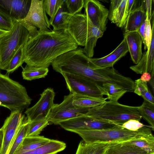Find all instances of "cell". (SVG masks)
Instances as JSON below:
<instances>
[{
    "label": "cell",
    "mask_w": 154,
    "mask_h": 154,
    "mask_svg": "<svg viewBox=\"0 0 154 154\" xmlns=\"http://www.w3.org/2000/svg\"><path fill=\"white\" fill-rule=\"evenodd\" d=\"M78 47L66 30H38L24 45V62L30 66L48 68L58 57Z\"/></svg>",
    "instance_id": "cell-1"
},
{
    "label": "cell",
    "mask_w": 154,
    "mask_h": 154,
    "mask_svg": "<svg viewBox=\"0 0 154 154\" xmlns=\"http://www.w3.org/2000/svg\"><path fill=\"white\" fill-rule=\"evenodd\" d=\"M36 27L23 20H15L8 32L0 38V69L6 70L12 57L22 46L38 32Z\"/></svg>",
    "instance_id": "cell-2"
},
{
    "label": "cell",
    "mask_w": 154,
    "mask_h": 154,
    "mask_svg": "<svg viewBox=\"0 0 154 154\" xmlns=\"http://www.w3.org/2000/svg\"><path fill=\"white\" fill-rule=\"evenodd\" d=\"M66 30L78 46L84 47V54L91 58L97 40L104 33L92 23L86 15L81 13L72 17Z\"/></svg>",
    "instance_id": "cell-3"
},
{
    "label": "cell",
    "mask_w": 154,
    "mask_h": 154,
    "mask_svg": "<svg viewBox=\"0 0 154 154\" xmlns=\"http://www.w3.org/2000/svg\"><path fill=\"white\" fill-rule=\"evenodd\" d=\"M74 133L79 135L88 143L111 142L120 143L141 137L152 133L151 129L145 127L137 131H131L119 126L112 128L101 129L78 130Z\"/></svg>",
    "instance_id": "cell-4"
},
{
    "label": "cell",
    "mask_w": 154,
    "mask_h": 154,
    "mask_svg": "<svg viewBox=\"0 0 154 154\" xmlns=\"http://www.w3.org/2000/svg\"><path fill=\"white\" fill-rule=\"evenodd\" d=\"M32 100L24 86L10 78L8 74H0V106L11 112H22L30 105Z\"/></svg>",
    "instance_id": "cell-5"
},
{
    "label": "cell",
    "mask_w": 154,
    "mask_h": 154,
    "mask_svg": "<svg viewBox=\"0 0 154 154\" xmlns=\"http://www.w3.org/2000/svg\"><path fill=\"white\" fill-rule=\"evenodd\" d=\"M86 116L109 121L120 125L130 119L140 121L142 118L137 106L124 105L110 100L89 108Z\"/></svg>",
    "instance_id": "cell-6"
},
{
    "label": "cell",
    "mask_w": 154,
    "mask_h": 154,
    "mask_svg": "<svg viewBox=\"0 0 154 154\" xmlns=\"http://www.w3.org/2000/svg\"><path fill=\"white\" fill-rule=\"evenodd\" d=\"M67 87L70 93L93 97L102 98L107 93L102 86L95 82L81 76L62 73Z\"/></svg>",
    "instance_id": "cell-7"
},
{
    "label": "cell",
    "mask_w": 154,
    "mask_h": 154,
    "mask_svg": "<svg viewBox=\"0 0 154 154\" xmlns=\"http://www.w3.org/2000/svg\"><path fill=\"white\" fill-rule=\"evenodd\" d=\"M72 94L64 96L63 101L55 104L48 119L54 125L71 119L86 116L89 108H82L74 106L72 103Z\"/></svg>",
    "instance_id": "cell-8"
},
{
    "label": "cell",
    "mask_w": 154,
    "mask_h": 154,
    "mask_svg": "<svg viewBox=\"0 0 154 154\" xmlns=\"http://www.w3.org/2000/svg\"><path fill=\"white\" fill-rule=\"evenodd\" d=\"M65 130L73 132L81 130H101L114 128L120 125L109 121L84 116L60 123Z\"/></svg>",
    "instance_id": "cell-9"
},
{
    "label": "cell",
    "mask_w": 154,
    "mask_h": 154,
    "mask_svg": "<svg viewBox=\"0 0 154 154\" xmlns=\"http://www.w3.org/2000/svg\"><path fill=\"white\" fill-rule=\"evenodd\" d=\"M55 94L54 89L48 88L40 94L37 103L32 107L27 108L24 113L29 122L48 119L53 107Z\"/></svg>",
    "instance_id": "cell-10"
},
{
    "label": "cell",
    "mask_w": 154,
    "mask_h": 154,
    "mask_svg": "<svg viewBox=\"0 0 154 154\" xmlns=\"http://www.w3.org/2000/svg\"><path fill=\"white\" fill-rule=\"evenodd\" d=\"M84 14L86 15L92 23L102 32L107 29L109 11L99 1L84 0Z\"/></svg>",
    "instance_id": "cell-11"
},
{
    "label": "cell",
    "mask_w": 154,
    "mask_h": 154,
    "mask_svg": "<svg viewBox=\"0 0 154 154\" xmlns=\"http://www.w3.org/2000/svg\"><path fill=\"white\" fill-rule=\"evenodd\" d=\"M137 0H111L108 19L118 27H124L130 13L135 8Z\"/></svg>",
    "instance_id": "cell-12"
},
{
    "label": "cell",
    "mask_w": 154,
    "mask_h": 154,
    "mask_svg": "<svg viewBox=\"0 0 154 154\" xmlns=\"http://www.w3.org/2000/svg\"><path fill=\"white\" fill-rule=\"evenodd\" d=\"M25 117L22 112L17 111L11 112L5 120L1 128L3 135L2 148L0 154H6L11 145L17 130Z\"/></svg>",
    "instance_id": "cell-13"
},
{
    "label": "cell",
    "mask_w": 154,
    "mask_h": 154,
    "mask_svg": "<svg viewBox=\"0 0 154 154\" xmlns=\"http://www.w3.org/2000/svg\"><path fill=\"white\" fill-rule=\"evenodd\" d=\"M43 0H31L28 12L23 20L28 23L39 28V31L48 32L51 30L49 20L43 4Z\"/></svg>",
    "instance_id": "cell-14"
},
{
    "label": "cell",
    "mask_w": 154,
    "mask_h": 154,
    "mask_svg": "<svg viewBox=\"0 0 154 154\" xmlns=\"http://www.w3.org/2000/svg\"><path fill=\"white\" fill-rule=\"evenodd\" d=\"M128 52V48L125 38L119 45L111 53L100 58H90L94 69L113 67L114 64Z\"/></svg>",
    "instance_id": "cell-15"
},
{
    "label": "cell",
    "mask_w": 154,
    "mask_h": 154,
    "mask_svg": "<svg viewBox=\"0 0 154 154\" xmlns=\"http://www.w3.org/2000/svg\"><path fill=\"white\" fill-rule=\"evenodd\" d=\"M31 0H0V8L14 19H24L29 11Z\"/></svg>",
    "instance_id": "cell-16"
},
{
    "label": "cell",
    "mask_w": 154,
    "mask_h": 154,
    "mask_svg": "<svg viewBox=\"0 0 154 154\" xmlns=\"http://www.w3.org/2000/svg\"><path fill=\"white\" fill-rule=\"evenodd\" d=\"M130 68L138 74H142L147 72L152 77L154 76V26L152 28V39L149 48L143 55L138 63L131 66Z\"/></svg>",
    "instance_id": "cell-17"
},
{
    "label": "cell",
    "mask_w": 154,
    "mask_h": 154,
    "mask_svg": "<svg viewBox=\"0 0 154 154\" xmlns=\"http://www.w3.org/2000/svg\"><path fill=\"white\" fill-rule=\"evenodd\" d=\"M146 18L145 1H142L140 5L134 9L128 15L124 27L125 33L137 31Z\"/></svg>",
    "instance_id": "cell-18"
},
{
    "label": "cell",
    "mask_w": 154,
    "mask_h": 154,
    "mask_svg": "<svg viewBox=\"0 0 154 154\" xmlns=\"http://www.w3.org/2000/svg\"><path fill=\"white\" fill-rule=\"evenodd\" d=\"M124 38L126 39L131 59L133 63L136 65L143 55V39L137 31L124 33Z\"/></svg>",
    "instance_id": "cell-19"
},
{
    "label": "cell",
    "mask_w": 154,
    "mask_h": 154,
    "mask_svg": "<svg viewBox=\"0 0 154 154\" xmlns=\"http://www.w3.org/2000/svg\"><path fill=\"white\" fill-rule=\"evenodd\" d=\"M117 143H115L95 142L88 143L82 140L75 154H106L108 148Z\"/></svg>",
    "instance_id": "cell-20"
},
{
    "label": "cell",
    "mask_w": 154,
    "mask_h": 154,
    "mask_svg": "<svg viewBox=\"0 0 154 154\" xmlns=\"http://www.w3.org/2000/svg\"><path fill=\"white\" fill-rule=\"evenodd\" d=\"M73 15L67 10L65 0L59 9L54 17L49 20L53 30H66L69 21Z\"/></svg>",
    "instance_id": "cell-21"
},
{
    "label": "cell",
    "mask_w": 154,
    "mask_h": 154,
    "mask_svg": "<svg viewBox=\"0 0 154 154\" xmlns=\"http://www.w3.org/2000/svg\"><path fill=\"white\" fill-rule=\"evenodd\" d=\"M66 147V145L64 142L51 139L46 143L35 149L19 154H57L64 150Z\"/></svg>",
    "instance_id": "cell-22"
},
{
    "label": "cell",
    "mask_w": 154,
    "mask_h": 154,
    "mask_svg": "<svg viewBox=\"0 0 154 154\" xmlns=\"http://www.w3.org/2000/svg\"><path fill=\"white\" fill-rule=\"evenodd\" d=\"M50 140L39 135L26 136L14 154H19L33 150L46 143Z\"/></svg>",
    "instance_id": "cell-23"
},
{
    "label": "cell",
    "mask_w": 154,
    "mask_h": 154,
    "mask_svg": "<svg viewBox=\"0 0 154 154\" xmlns=\"http://www.w3.org/2000/svg\"><path fill=\"white\" fill-rule=\"evenodd\" d=\"M107 99V98H96L74 94L72 103L74 106L80 108H89L103 104Z\"/></svg>",
    "instance_id": "cell-24"
},
{
    "label": "cell",
    "mask_w": 154,
    "mask_h": 154,
    "mask_svg": "<svg viewBox=\"0 0 154 154\" xmlns=\"http://www.w3.org/2000/svg\"><path fill=\"white\" fill-rule=\"evenodd\" d=\"M106 154H154L149 153L135 145L123 144L120 143L110 146Z\"/></svg>",
    "instance_id": "cell-25"
},
{
    "label": "cell",
    "mask_w": 154,
    "mask_h": 154,
    "mask_svg": "<svg viewBox=\"0 0 154 154\" xmlns=\"http://www.w3.org/2000/svg\"><path fill=\"white\" fill-rule=\"evenodd\" d=\"M29 122L24 118L20 125L11 145L8 154H14L27 136Z\"/></svg>",
    "instance_id": "cell-26"
},
{
    "label": "cell",
    "mask_w": 154,
    "mask_h": 154,
    "mask_svg": "<svg viewBox=\"0 0 154 154\" xmlns=\"http://www.w3.org/2000/svg\"><path fill=\"white\" fill-rule=\"evenodd\" d=\"M21 67L23 78L28 81L44 78L47 75L49 71L48 68L32 66L27 64L24 67Z\"/></svg>",
    "instance_id": "cell-27"
},
{
    "label": "cell",
    "mask_w": 154,
    "mask_h": 154,
    "mask_svg": "<svg viewBox=\"0 0 154 154\" xmlns=\"http://www.w3.org/2000/svg\"><path fill=\"white\" fill-rule=\"evenodd\" d=\"M120 143L123 144L135 145L149 153H154V137L152 133Z\"/></svg>",
    "instance_id": "cell-28"
},
{
    "label": "cell",
    "mask_w": 154,
    "mask_h": 154,
    "mask_svg": "<svg viewBox=\"0 0 154 154\" xmlns=\"http://www.w3.org/2000/svg\"><path fill=\"white\" fill-rule=\"evenodd\" d=\"M134 92L142 97L144 100L154 104V97L149 90L147 82H144L140 79L134 81Z\"/></svg>",
    "instance_id": "cell-29"
},
{
    "label": "cell",
    "mask_w": 154,
    "mask_h": 154,
    "mask_svg": "<svg viewBox=\"0 0 154 154\" xmlns=\"http://www.w3.org/2000/svg\"><path fill=\"white\" fill-rule=\"evenodd\" d=\"M137 109L142 117L154 128V104L144 100Z\"/></svg>",
    "instance_id": "cell-30"
},
{
    "label": "cell",
    "mask_w": 154,
    "mask_h": 154,
    "mask_svg": "<svg viewBox=\"0 0 154 154\" xmlns=\"http://www.w3.org/2000/svg\"><path fill=\"white\" fill-rule=\"evenodd\" d=\"M102 86L107 93V99L110 101L118 102L124 94L127 92L124 89L113 84L104 83Z\"/></svg>",
    "instance_id": "cell-31"
},
{
    "label": "cell",
    "mask_w": 154,
    "mask_h": 154,
    "mask_svg": "<svg viewBox=\"0 0 154 154\" xmlns=\"http://www.w3.org/2000/svg\"><path fill=\"white\" fill-rule=\"evenodd\" d=\"M24 45L20 47L11 58L6 70L7 73L13 72L24 62Z\"/></svg>",
    "instance_id": "cell-32"
},
{
    "label": "cell",
    "mask_w": 154,
    "mask_h": 154,
    "mask_svg": "<svg viewBox=\"0 0 154 154\" xmlns=\"http://www.w3.org/2000/svg\"><path fill=\"white\" fill-rule=\"evenodd\" d=\"M146 18L145 27L144 40L143 42L145 50L148 49L149 47L152 39V28L154 26V12L152 13L150 20L149 18L147 12L146 11Z\"/></svg>",
    "instance_id": "cell-33"
},
{
    "label": "cell",
    "mask_w": 154,
    "mask_h": 154,
    "mask_svg": "<svg viewBox=\"0 0 154 154\" xmlns=\"http://www.w3.org/2000/svg\"><path fill=\"white\" fill-rule=\"evenodd\" d=\"M64 0H43L44 6L46 12L50 17V20L54 17Z\"/></svg>",
    "instance_id": "cell-34"
},
{
    "label": "cell",
    "mask_w": 154,
    "mask_h": 154,
    "mask_svg": "<svg viewBox=\"0 0 154 154\" xmlns=\"http://www.w3.org/2000/svg\"><path fill=\"white\" fill-rule=\"evenodd\" d=\"M49 122L48 119L29 122L27 136L39 135Z\"/></svg>",
    "instance_id": "cell-35"
},
{
    "label": "cell",
    "mask_w": 154,
    "mask_h": 154,
    "mask_svg": "<svg viewBox=\"0 0 154 154\" xmlns=\"http://www.w3.org/2000/svg\"><path fill=\"white\" fill-rule=\"evenodd\" d=\"M15 20L0 8V29L9 31L13 27Z\"/></svg>",
    "instance_id": "cell-36"
},
{
    "label": "cell",
    "mask_w": 154,
    "mask_h": 154,
    "mask_svg": "<svg viewBox=\"0 0 154 154\" xmlns=\"http://www.w3.org/2000/svg\"><path fill=\"white\" fill-rule=\"evenodd\" d=\"M69 12L73 15L80 14L84 5V0H65Z\"/></svg>",
    "instance_id": "cell-37"
},
{
    "label": "cell",
    "mask_w": 154,
    "mask_h": 154,
    "mask_svg": "<svg viewBox=\"0 0 154 154\" xmlns=\"http://www.w3.org/2000/svg\"><path fill=\"white\" fill-rule=\"evenodd\" d=\"M120 126L127 129L133 131H137L140 128L145 127L149 128L150 127L153 130H154V129L151 126L144 125L141 123L139 121L135 119H129L121 125Z\"/></svg>",
    "instance_id": "cell-38"
},
{
    "label": "cell",
    "mask_w": 154,
    "mask_h": 154,
    "mask_svg": "<svg viewBox=\"0 0 154 154\" xmlns=\"http://www.w3.org/2000/svg\"><path fill=\"white\" fill-rule=\"evenodd\" d=\"M145 6L146 11L148 13L149 19L150 20L152 15L151 5L152 0H145Z\"/></svg>",
    "instance_id": "cell-39"
},
{
    "label": "cell",
    "mask_w": 154,
    "mask_h": 154,
    "mask_svg": "<svg viewBox=\"0 0 154 154\" xmlns=\"http://www.w3.org/2000/svg\"><path fill=\"white\" fill-rule=\"evenodd\" d=\"M151 78V75L149 73L145 72L142 74L140 79L142 81L147 82L150 81Z\"/></svg>",
    "instance_id": "cell-40"
},
{
    "label": "cell",
    "mask_w": 154,
    "mask_h": 154,
    "mask_svg": "<svg viewBox=\"0 0 154 154\" xmlns=\"http://www.w3.org/2000/svg\"><path fill=\"white\" fill-rule=\"evenodd\" d=\"M146 21L140 27L137 32L140 34L142 37L143 42L144 40V32Z\"/></svg>",
    "instance_id": "cell-41"
},
{
    "label": "cell",
    "mask_w": 154,
    "mask_h": 154,
    "mask_svg": "<svg viewBox=\"0 0 154 154\" xmlns=\"http://www.w3.org/2000/svg\"><path fill=\"white\" fill-rule=\"evenodd\" d=\"M3 131L1 129H0V151L1 150L3 141Z\"/></svg>",
    "instance_id": "cell-42"
},
{
    "label": "cell",
    "mask_w": 154,
    "mask_h": 154,
    "mask_svg": "<svg viewBox=\"0 0 154 154\" xmlns=\"http://www.w3.org/2000/svg\"><path fill=\"white\" fill-rule=\"evenodd\" d=\"M9 31L3 30L0 29V38L6 34Z\"/></svg>",
    "instance_id": "cell-43"
},
{
    "label": "cell",
    "mask_w": 154,
    "mask_h": 154,
    "mask_svg": "<svg viewBox=\"0 0 154 154\" xmlns=\"http://www.w3.org/2000/svg\"><path fill=\"white\" fill-rule=\"evenodd\" d=\"M154 76H152L151 80L149 82L150 83L151 88H152L153 92H154Z\"/></svg>",
    "instance_id": "cell-44"
},
{
    "label": "cell",
    "mask_w": 154,
    "mask_h": 154,
    "mask_svg": "<svg viewBox=\"0 0 154 154\" xmlns=\"http://www.w3.org/2000/svg\"><path fill=\"white\" fill-rule=\"evenodd\" d=\"M8 152H9V150H8V151H7V153H6V154H8Z\"/></svg>",
    "instance_id": "cell-45"
},
{
    "label": "cell",
    "mask_w": 154,
    "mask_h": 154,
    "mask_svg": "<svg viewBox=\"0 0 154 154\" xmlns=\"http://www.w3.org/2000/svg\"><path fill=\"white\" fill-rule=\"evenodd\" d=\"M1 74V72H0V74Z\"/></svg>",
    "instance_id": "cell-46"
}]
</instances>
